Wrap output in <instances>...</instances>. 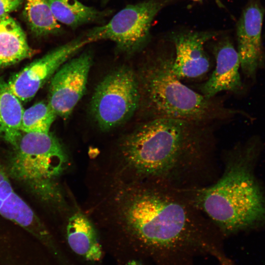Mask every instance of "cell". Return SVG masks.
<instances>
[{
  "instance_id": "obj_9",
  "label": "cell",
  "mask_w": 265,
  "mask_h": 265,
  "mask_svg": "<svg viewBox=\"0 0 265 265\" xmlns=\"http://www.w3.org/2000/svg\"><path fill=\"white\" fill-rule=\"evenodd\" d=\"M91 55L83 53L65 62L51 78L48 103L56 116L66 120L85 93Z\"/></svg>"
},
{
  "instance_id": "obj_17",
  "label": "cell",
  "mask_w": 265,
  "mask_h": 265,
  "mask_svg": "<svg viewBox=\"0 0 265 265\" xmlns=\"http://www.w3.org/2000/svg\"><path fill=\"white\" fill-rule=\"evenodd\" d=\"M47 0L56 21L71 27L94 21L102 15L95 8L78 0Z\"/></svg>"
},
{
  "instance_id": "obj_22",
  "label": "cell",
  "mask_w": 265,
  "mask_h": 265,
  "mask_svg": "<svg viewBox=\"0 0 265 265\" xmlns=\"http://www.w3.org/2000/svg\"><path fill=\"white\" fill-rule=\"evenodd\" d=\"M193 0V1H200V0ZM217 3L220 6H223V5H222V4L220 2V1L219 0H215Z\"/></svg>"
},
{
  "instance_id": "obj_7",
  "label": "cell",
  "mask_w": 265,
  "mask_h": 265,
  "mask_svg": "<svg viewBox=\"0 0 265 265\" xmlns=\"http://www.w3.org/2000/svg\"><path fill=\"white\" fill-rule=\"evenodd\" d=\"M163 4L160 1L150 0L128 5L107 24L92 28L85 36L92 43L109 40L123 51L136 52L149 40L152 23Z\"/></svg>"
},
{
  "instance_id": "obj_23",
  "label": "cell",
  "mask_w": 265,
  "mask_h": 265,
  "mask_svg": "<svg viewBox=\"0 0 265 265\" xmlns=\"http://www.w3.org/2000/svg\"><path fill=\"white\" fill-rule=\"evenodd\" d=\"M104 0V1H105V2H107V1H108L109 0Z\"/></svg>"
},
{
  "instance_id": "obj_11",
  "label": "cell",
  "mask_w": 265,
  "mask_h": 265,
  "mask_svg": "<svg viewBox=\"0 0 265 265\" xmlns=\"http://www.w3.org/2000/svg\"><path fill=\"white\" fill-rule=\"evenodd\" d=\"M215 35L208 32H189L171 36L175 51L172 69L179 79L197 78L209 71L210 61L204 45Z\"/></svg>"
},
{
  "instance_id": "obj_14",
  "label": "cell",
  "mask_w": 265,
  "mask_h": 265,
  "mask_svg": "<svg viewBox=\"0 0 265 265\" xmlns=\"http://www.w3.org/2000/svg\"><path fill=\"white\" fill-rule=\"evenodd\" d=\"M36 52L18 22L9 15L0 16V69L29 58Z\"/></svg>"
},
{
  "instance_id": "obj_8",
  "label": "cell",
  "mask_w": 265,
  "mask_h": 265,
  "mask_svg": "<svg viewBox=\"0 0 265 265\" xmlns=\"http://www.w3.org/2000/svg\"><path fill=\"white\" fill-rule=\"evenodd\" d=\"M91 43L84 36L55 48L13 75L7 82L10 89L21 102L30 100L65 62Z\"/></svg>"
},
{
  "instance_id": "obj_4",
  "label": "cell",
  "mask_w": 265,
  "mask_h": 265,
  "mask_svg": "<svg viewBox=\"0 0 265 265\" xmlns=\"http://www.w3.org/2000/svg\"><path fill=\"white\" fill-rule=\"evenodd\" d=\"M173 59L174 54H158L144 63L136 74L139 107H143L149 119L172 118L209 124L240 113L184 84L173 71Z\"/></svg>"
},
{
  "instance_id": "obj_12",
  "label": "cell",
  "mask_w": 265,
  "mask_h": 265,
  "mask_svg": "<svg viewBox=\"0 0 265 265\" xmlns=\"http://www.w3.org/2000/svg\"><path fill=\"white\" fill-rule=\"evenodd\" d=\"M216 65L209 79L200 87L201 94L214 98L222 91L240 94L244 91L239 69L240 61L237 52L228 39L220 42L215 47Z\"/></svg>"
},
{
  "instance_id": "obj_2",
  "label": "cell",
  "mask_w": 265,
  "mask_h": 265,
  "mask_svg": "<svg viewBox=\"0 0 265 265\" xmlns=\"http://www.w3.org/2000/svg\"><path fill=\"white\" fill-rule=\"evenodd\" d=\"M118 156L124 182L186 191L212 184L220 172L209 124L181 119L142 123L122 139Z\"/></svg>"
},
{
  "instance_id": "obj_10",
  "label": "cell",
  "mask_w": 265,
  "mask_h": 265,
  "mask_svg": "<svg viewBox=\"0 0 265 265\" xmlns=\"http://www.w3.org/2000/svg\"><path fill=\"white\" fill-rule=\"evenodd\" d=\"M265 10L259 0H250L244 8L237 27V52L245 76L255 80L257 71L265 63L262 42Z\"/></svg>"
},
{
  "instance_id": "obj_16",
  "label": "cell",
  "mask_w": 265,
  "mask_h": 265,
  "mask_svg": "<svg viewBox=\"0 0 265 265\" xmlns=\"http://www.w3.org/2000/svg\"><path fill=\"white\" fill-rule=\"evenodd\" d=\"M24 108L21 101L0 78V137L10 146L21 135Z\"/></svg>"
},
{
  "instance_id": "obj_21",
  "label": "cell",
  "mask_w": 265,
  "mask_h": 265,
  "mask_svg": "<svg viewBox=\"0 0 265 265\" xmlns=\"http://www.w3.org/2000/svg\"><path fill=\"white\" fill-rule=\"evenodd\" d=\"M126 265H143L141 262L136 260H131Z\"/></svg>"
},
{
  "instance_id": "obj_6",
  "label": "cell",
  "mask_w": 265,
  "mask_h": 265,
  "mask_svg": "<svg viewBox=\"0 0 265 265\" xmlns=\"http://www.w3.org/2000/svg\"><path fill=\"white\" fill-rule=\"evenodd\" d=\"M140 92L136 73L122 67L106 75L92 96L91 112L102 130L115 128L127 122L140 106Z\"/></svg>"
},
{
  "instance_id": "obj_1",
  "label": "cell",
  "mask_w": 265,
  "mask_h": 265,
  "mask_svg": "<svg viewBox=\"0 0 265 265\" xmlns=\"http://www.w3.org/2000/svg\"><path fill=\"white\" fill-rule=\"evenodd\" d=\"M113 212L129 236L159 265H183L207 254L234 265L221 247L223 237L187 191L146 183H116Z\"/></svg>"
},
{
  "instance_id": "obj_19",
  "label": "cell",
  "mask_w": 265,
  "mask_h": 265,
  "mask_svg": "<svg viewBox=\"0 0 265 265\" xmlns=\"http://www.w3.org/2000/svg\"><path fill=\"white\" fill-rule=\"evenodd\" d=\"M56 117L48 102H37L24 110L21 131L24 132H50Z\"/></svg>"
},
{
  "instance_id": "obj_18",
  "label": "cell",
  "mask_w": 265,
  "mask_h": 265,
  "mask_svg": "<svg viewBox=\"0 0 265 265\" xmlns=\"http://www.w3.org/2000/svg\"><path fill=\"white\" fill-rule=\"evenodd\" d=\"M25 15L35 35L55 34L60 30V26L53 17L47 0H26Z\"/></svg>"
},
{
  "instance_id": "obj_13",
  "label": "cell",
  "mask_w": 265,
  "mask_h": 265,
  "mask_svg": "<svg viewBox=\"0 0 265 265\" xmlns=\"http://www.w3.org/2000/svg\"><path fill=\"white\" fill-rule=\"evenodd\" d=\"M0 216L24 228L44 242L49 233L31 207L16 192L0 160Z\"/></svg>"
},
{
  "instance_id": "obj_20",
  "label": "cell",
  "mask_w": 265,
  "mask_h": 265,
  "mask_svg": "<svg viewBox=\"0 0 265 265\" xmlns=\"http://www.w3.org/2000/svg\"><path fill=\"white\" fill-rule=\"evenodd\" d=\"M24 0H0V17L17 10Z\"/></svg>"
},
{
  "instance_id": "obj_15",
  "label": "cell",
  "mask_w": 265,
  "mask_h": 265,
  "mask_svg": "<svg viewBox=\"0 0 265 265\" xmlns=\"http://www.w3.org/2000/svg\"><path fill=\"white\" fill-rule=\"evenodd\" d=\"M66 236L69 246L77 254L90 261L101 259L102 249L96 231L82 212H75L69 217Z\"/></svg>"
},
{
  "instance_id": "obj_5",
  "label": "cell",
  "mask_w": 265,
  "mask_h": 265,
  "mask_svg": "<svg viewBox=\"0 0 265 265\" xmlns=\"http://www.w3.org/2000/svg\"><path fill=\"white\" fill-rule=\"evenodd\" d=\"M11 147L5 166L10 177L43 203L55 208L64 207L60 181L69 156L58 138L50 131L22 132Z\"/></svg>"
},
{
  "instance_id": "obj_3",
  "label": "cell",
  "mask_w": 265,
  "mask_h": 265,
  "mask_svg": "<svg viewBox=\"0 0 265 265\" xmlns=\"http://www.w3.org/2000/svg\"><path fill=\"white\" fill-rule=\"evenodd\" d=\"M255 138L227 152L212 184L187 190L222 236L265 226V196L253 173L259 150Z\"/></svg>"
}]
</instances>
